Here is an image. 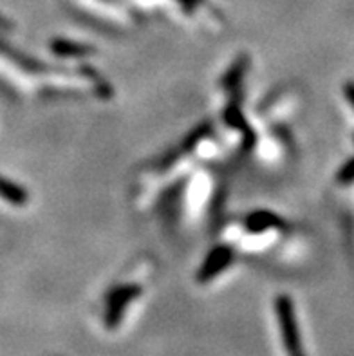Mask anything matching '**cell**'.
Here are the masks:
<instances>
[{
    "instance_id": "cell-1",
    "label": "cell",
    "mask_w": 354,
    "mask_h": 356,
    "mask_svg": "<svg viewBox=\"0 0 354 356\" xmlns=\"http://www.w3.org/2000/svg\"><path fill=\"white\" fill-rule=\"evenodd\" d=\"M277 316L278 325L282 331V340L286 346L287 353L291 356L300 355V334H298V327H296L295 315H293L291 300L287 297H278L277 300Z\"/></svg>"
},
{
    "instance_id": "cell-2",
    "label": "cell",
    "mask_w": 354,
    "mask_h": 356,
    "mask_svg": "<svg viewBox=\"0 0 354 356\" xmlns=\"http://www.w3.org/2000/svg\"><path fill=\"white\" fill-rule=\"evenodd\" d=\"M138 288H121L118 289L113 297L108 298V309L107 315H105V324H107V327H116V325L120 324L125 306L132 300V298L138 297Z\"/></svg>"
},
{
    "instance_id": "cell-3",
    "label": "cell",
    "mask_w": 354,
    "mask_h": 356,
    "mask_svg": "<svg viewBox=\"0 0 354 356\" xmlns=\"http://www.w3.org/2000/svg\"><path fill=\"white\" fill-rule=\"evenodd\" d=\"M0 195L11 201V203H22V201H26V192H22L18 186L2 179V177H0Z\"/></svg>"
},
{
    "instance_id": "cell-4",
    "label": "cell",
    "mask_w": 354,
    "mask_h": 356,
    "mask_svg": "<svg viewBox=\"0 0 354 356\" xmlns=\"http://www.w3.org/2000/svg\"><path fill=\"white\" fill-rule=\"evenodd\" d=\"M295 356H304V355H302V353H300V355H295Z\"/></svg>"
}]
</instances>
